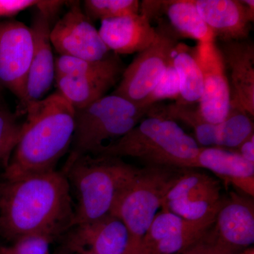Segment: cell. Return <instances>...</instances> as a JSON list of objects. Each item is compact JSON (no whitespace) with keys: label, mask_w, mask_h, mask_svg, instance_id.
Returning <instances> with one entry per match:
<instances>
[{"label":"cell","mask_w":254,"mask_h":254,"mask_svg":"<svg viewBox=\"0 0 254 254\" xmlns=\"http://www.w3.org/2000/svg\"><path fill=\"white\" fill-rule=\"evenodd\" d=\"M178 97H180V81L176 69L172 61L161 79L138 106L150 109L151 107L160 100L173 99Z\"/></svg>","instance_id":"484cf974"},{"label":"cell","mask_w":254,"mask_h":254,"mask_svg":"<svg viewBox=\"0 0 254 254\" xmlns=\"http://www.w3.org/2000/svg\"><path fill=\"white\" fill-rule=\"evenodd\" d=\"M79 253L81 254H96L94 252H91V251H82Z\"/></svg>","instance_id":"d6a6232c"},{"label":"cell","mask_w":254,"mask_h":254,"mask_svg":"<svg viewBox=\"0 0 254 254\" xmlns=\"http://www.w3.org/2000/svg\"><path fill=\"white\" fill-rule=\"evenodd\" d=\"M213 232L225 245L242 252L254 242V201L231 193L219 209Z\"/></svg>","instance_id":"e0dca14e"},{"label":"cell","mask_w":254,"mask_h":254,"mask_svg":"<svg viewBox=\"0 0 254 254\" xmlns=\"http://www.w3.org/2000/svg\"><path fill=\"white\" fill-rule=\"evenodd\" d=\"M33 53L31 28L21 21H0V86L19 100L26 95L28 70Z\"/></svg>","instance_id":"7c38bea8"},{"label":"cell","mask_w":254,"mask_h":254,"mask_svg":"<svg viewBox=\"0 0 254 254\" xmlns=\"http://www.w3.org/2000/svg\"><path fill=\"white\" fill-rule=\"evenodd\" d=\"M1 108H2V107H1V105H0V109H1Z\"/></svg>","instance_id":"d590c367"},{"label":"cell","mask_w":254,"mask_h":254,"mask_svg":"<svg viewBox=\"0 0 254 254\" xmlns=\"http://www.w3.org/2000/svg\"><path fill=\"white\" fill-rule=\"evenodd\" d=\"M183 170L164 198L162 210L190 221L215 220L223 198L218 180Z\"/></svg>","instance_id":"9c48e42d"},{"label":"cell","mask_w":254,"mask_h":254,"mask_svg":"<svg viewBox=\"0 0 254 254\" xmlns=\"http://www.w3.org/2000/svg\"><path fill=\"white\" fill-rule=\"evenodd\" d=\"M66 2L64 1H39L36 6L38 11L46 15L53 23L57 15L59 14L61 8Z\"/></svg>","instance_id":"f546056e"},{"label":"cell","mask_w":254,"mask_h":254,"mask_svg":"<svg viewBox=\"0 0 254 254\" xmlns=\"http://www.w3.org/2000/svg\"><path fill=\"white\" fill-rule=\"evenodd\" d=\"M150 112L186 124L193 130L195 141L202 147L236 149L246 138L254 133L252 118L247 113L234 108H231L228 117L218 124L205 122L197 110L191 109L189 105L179 102L162 108L153 105Z\"/></svg>","instance_id":"ba28073f"},{"label":"cell","mask_w":254,"mask_h":254,"mask_svg":"<svg viewBox=\"0 0 254 254\" xmlns=\"http://www.w3.org/2000/svg\"><path fill=\"white\" fill-rule=\"evenodd\" d=\"M236 149L237 150L235 151L240 153L241 156L243 157L247 161L254 163V133L246 138Z\"/></svg>","instance_id":"4dcf8cb0"},{"label":"cell","mask_w":254,"mask_h":254,"mask_svg":"<svg viewBox=\"0 0 254 254\" xmlns=\"http://www.w3.org/2000/svg\"><path fill=\"white\" fill-rule=\"evenodd\" d=\"M68 237L69 250L91 251L96 254H128L130 235L120 218L107 215L96 221L73 227Z\"/></svg>","instance_id":"2e32d148"},{"label":"cell","mask_w":254,"mask_h":254,"mask_svg":"<svg viewBox=\"0 0 254 254\" xmlns=\"http://www.w3.org/2000/svg\"><path fill=\"white\" fill-rule=\"evenodd\" d=\"M254 254V252H253V251H252V253H250V254Z\"/></svg>","instance_id":"e575fe53"},{"label":"cell","mask_w":254,"mask_h":254,"mask_svg":"<svg viewBox=\"0 0 254 254\" xmlns=\"http://www.w3.org/2000/svg\"><path fill=\"white\" fill-rule=\"evenodd\" d=\"M58 91L74 109L85 108L103 98L117 83L78 75H55Z\"/></svg>","instance_id":"44dd1931"},{"label":"cell","mask_w":254,"mask_h":254,"mask_svg":"<svg viewBox=\"0 0 254 254\" xmlns=\"http://www.w3.org/2000/svg\"><path fill=\"white\" fill-rule=\"evenodd\" d=\"M207 169L247 195H254V163L240 153L220 147H200L195 168Z\"/></svg>","instance_id":"ffe728a7"},{"label":"cell","mask_w":254,"mask_h":254,"mask_svg":"<svg viewBox=\"0 0 254 254\" xmlns=\"http://www.w3.org/2000/svg\"><path fill=\"white\" fill-rule=\"evenodd\" d=\"M141 12L150 21L158 14H165L170 26L179 36L198 43L215 41L213 33L200 16L194 0L143 1Z\"/></svg>","instance_id":"d6986e66"},{"label":"cell","mask_w":254,"mask_h":254,"mask_svg":"<svg viewBox=\"0 0 254 254\" xmlns=\"http://www.w3.org/2000/svg\"><path fill=\"white\" fill-rule=\"evenodd\" d=\"M241 251L222 243L213 232V227L194 245L177 254H240Z\"/></svg>","instance_id":"83f0119b"},{"label":"cell","mask_w":254,"mask_h":254,"mask_svg":"<svg viewBox=\"0 0 254 254\" xmlns=\"http://www.w3.org/2000/svg\"><path fill=\"white\" fill-rule=\"evenodd\" d=\"M83 12L91 21H105L140 13L138 0H86Z\"/></svg>","instance_id":"d4e9b609"},{"label":"cell","mask_w":254,"mask_h":254,"mask_svg":"<svg viewBox=\"0 0 254 254\" xmlns=\"http://www.w3.org/2000/svg\"><path fill=\"white\" fill-rule=\"evenodd\" d=\"M98 31L108 49L116 55L141 53L154 43L158 34L141 13L102 21Z\"/></svg>","instance_id":"ac0fdd59"},{"label":"cell","mask_w":254,"mask_h":254,"mask_svg":"<svg viewBox=\"0 0 254 254\" xmlns=\"http://www.w3.org/2000/svg\"><path fill=\"white\" fill-rule=\"evenodd\" d=\"M53 240L46 235H28L14 241L9 247H1L0 254H50Z\"/></svg>","instance_id":"4316f807"},{"label":"cell","mask_w":254,"mask_h":254,"mask_svg":"<svg viewBox=\"0 0 254 254\" xmlns=\"http://www.w3.org/2000/svg\"><path fill=\"white\" fill-rule=\"evenodd\" d=\"M173 63L180 81L179 103L187 104L199 102L203 94V76L191 48L178 43L174 53Z\"/></svg>","instance_id":"603a6c76"},{"label":"cell","mask_w":254,"mask_h":254,"mask_svg":"<svg viewBox=\"0 0 254 254\" xmlns=\"http://www.w3.org/2000/svg\"><path fill=\"white\" fill-rule=\"evenodd\" d=\"M203 76V91L197 112L205 122L222 123L231 110V91L221 52L215 41L191 48Z\"/></svg>","instance_id":"30bf717a"},{"label":"cell","mask_w":254,"mask_h":254,"mask_svg":"<svg viewBox=\"0 0 254 254\" xmlns=\"http://www.w3.org/2000/svg\"></svg>","instance_id":"74e56055"},{"label":"cell","mask_w":254,"mask_h":254,"mask_svg":"<svg viewBox=\"0 0 254 254\" xmlns=\"http://www.w3.org/2000/svg\"><path fill=\"white\" fill-rule=\"evenodd\" d=\"M138 169L120 158L93 155L80 157L64 168L76 194L73 227L110 215L120 190Z\"/></svg>","instance_id":"277c9868"},{"label":"cell","mask_w":254,"mask_h":254,"mask_svg":"<svg viewBox=\"0 0 254 254\" xmlns=\"http://www.w3.org/2000/svg\"><path fill=\"white\" fill-rule=\"evenodd\" d=\"M16 113L0 109V168L4 171L24 129V123H21Z\"/></svg>","instance_id":"cb8c5ba5"},{"label":"cell","mask_w":254,"mask_h":254,"mask_svg":"<svg viewBox=\"0 0 254 254\" xmlns=\"http://www.w3.org/2000/svg\"><path fill=\"white\" fill-rule=\"evenodd\" d=\"M225 68L230 71L231 108L254 116V45L253 42H222L220 47ZM229 81V82H230Z\"/></svg>","instance_id":"9a60e30c"},{"label":"cell","mask_w":254,"mask_h":254,"mask_svg":"<svg viewBox=\"0 0 254 254\" xmlns=\"http://www.w3.org/2000/svg\"><path fill=\"white\" fill-rule=\"evenodd\" d=\"M64 174L55 171L0 185V235L14 242L32 235L55 239L73 228L74 209Z\"/></svg>","instance_id":"6da1fadb"},{"label":"cell","mask_w":254,"mask_h":254,"mask_svg":"<svg viewBox=\"0 0 254 254\" xmlns=\"http://www.w3.org/2000/svg\"><path fill=\"white\" fill-rule=\"evenodd\" d=\"M194 4L215 38L228 42L248 38L254 19V0H194Z\"/></svg>","instance_id":"5bb4252c"},{"label":"cell","mask_w":254,"mask_h":254,"mask_svg":"<svg viewBox=\"0 0 254 254\" xmlns=\"http://www.w3.org/2000/svg\"><path fill=\"white\" fill-rule=\"evenodd\" d=\"M74 110L72 142L64 168L80 157L98 154L105 142L111 139L113 142L125 136L147 116L150 109L112 93L85 108Z\"/></svg>","instance_id":"5b68a950"},{"label":"cell","mask_w":254,"mask_h":254,"mask_svg":"<svg viewBox=\"0 0 254 254\" xmlns=\"http://www.w3.org/2000/svg\"><path fill=\"white\" fill-rule=\"evenodd\" d=\"M68 11L53 25L52 46L63 56L85 60H101L110 56L99 31L83 12L79 1H68Z\"/></svg>","instance_id":"8fae6325"},{"label":"cell","mask_w":254,"mask_h":254,"mask_svg":"<svg viewBox=\"0 0 254 254\" xmlns=\"http://www.w3.org/2000/svg\"><path fill=\"white\" fill-rule=\"evenodd\" d=\"M74 114V108L58 91L29 105L22 136L4 172V180L55 171L70 149Z\"/></svg>","instance_id":"7a4b0ae2"},{"label":"cell","mask_w":254,"mask_h":254,"mask_svg":"<svg viewBox=\"0 0 254 254\" xmlns=\"http://www.w3.org/2000/svg\"><path fill=\"white\" fill-rule=\"evenodd\" d=\"M148 165L138 169L115 200L110 214L124 222L130 235V251L140 246L164 198L185 169Z\"/></svg>","instance_id":"8992f818"},{"label":"cell","mask_w":254,"mask_h":254,"mask_svg":"<svg viewBox=\"0 0 254 254\" xmlns=\"http://www.w3.org/2000/svg\"><path fill=\"white\" fill-rule=\"evenodd\" d=\"M1 90H2V88H1V86H0V92H1Z\"/></svg>","instance_id":"836d02e7"},{"label":"cell","mask_w":254,"mask_h":254,"mask_svg":"<svg viewBox=\"0 0 254 254\" xmlns=\"http://www.w3.org/2000/svg\"><path fill=\"white\" fill-rule=\"evenodd\" d=\"M34 0H0V17H11L23 10L36 6Z\"/></svg>","instance_id":"f1b7e54d"},{"label":"cell","mask_w":254,"mask_h":254,"mask_svg":"<svg viewBox=\"0 0 254 254\" xmlns=\"http://www.w3.org/2000/svg\"><path fill=\"white\" fill-rule=\"evenodd\" d=\"M154 43L138 53L125 68L120 84L113 94L118 95L137 105L149 95L161 79L177 46L175 36L160 28Z\"/></svg>","instance_id":"52a82bcc"},{"label":"cell","mask_w":254,"mask_h":254,"mask_svg":"<svg viewBox=\"0 0 254 254\" xmlns=\"http://www.w3.org/2000/svg\"><path fill=\"white\" fill-rule=\"evenodd\" d=\"M53 23L49 18L36 9L31 28L33 39V53L28 70L26 95L16 111L18 116L26 114L29 105L43 99L50 89L55 78V64L50 31Z\"/></svg>","instance_id":"4fadbf2b"},{"label":"cell","mask_w":254,"mask_h":254,"mask_svg":"<svg viewBox=\"0 0 254 254\" xmlns=\"http://www.w3.org/2000/svg\"><path fill=\"white\" fill-rule=\"evenodd\" d=\"M55 75H78L118 82L125 71L118 55H110L101 60H85L60 55L55 61Z\"/></svg>","instance_id":"7402d4cb"},{"label":"cell","mask_w":254,"mask_h":254,"mask_svg":"<svg viewBox=\"0 0 254 254\" xmlns=\"http://www.w3.org/2000/svg\"><path fill=\"white\" fill-rule=\"evenodd\" d=\"M67 248L66 247L65 250L58 251V252H55V253L53 254H67Z\"/></svg>","instance_id":"1f68e13d"},{"label":"cell","mask_w":254,"mask_h":254,"mask_svg":"<svg viewBox=\"0 0 254 254\" xmlns=\"http://www.w3.org/2000/svg\"><path fill=\"white\" fill-rule=\"evenodd\" d=\"M125 136L105 145L98 154L131 157L153 166L195 168L200 147L175 120L149 112Z\"/></svg>","instance_id":"3957f363"},{"label":"cell","mask_w":254,"mask_h":254,"mask_svg":"<svg viewBox=\"0 0 254 254\" xmlns=\"http://www.w3.org/2000/svg\"><path fill=\"white\" fill-rule=\"evenodd\" d=\"M1 246H0V251H1Z\"/></svg>","instance_id":"8d00e7d4"}]
</instances>
